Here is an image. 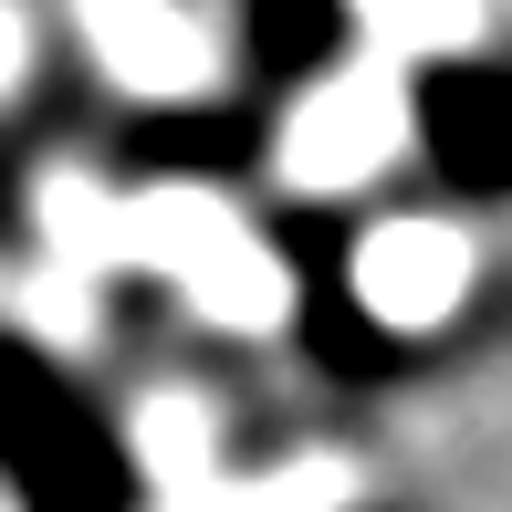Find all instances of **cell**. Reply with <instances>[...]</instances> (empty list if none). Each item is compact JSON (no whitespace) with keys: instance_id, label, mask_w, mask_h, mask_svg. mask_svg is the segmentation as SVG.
<instances>
[{"instance_id":"obj_1","label":"cell","mask_w":512,"mask_h":512,"mask_svg":"<svg viewBox=\"0 0 512 512\" xmlns=\"http://www.w3.org/2000/svg\"><path fill=\"white\" fill-rule=\"evenodd\" d=\"M0 492L21 512H147V460L32 324H0Z\"/></svg>"},{"instance_id":"obj_2","label":"cell","mask_w":512,"mask_h":512,"mask_svg":"<svg viewBox=\"0 0 512 512\" xmlns=\"http://www.w3.org/2000/svg\"><path fill=\"white\" fill-rule=\"evenodd\" d=\"M262 241H272V262L293 272V335H304L314 377H335V387H408L418 366H429V345H408L398 324L366 304L356 220H345L335 199H272Z\"/></svg>"},{"instance_id":"obj_3","label":"cell","mask_w":512,"mask_h":512,"mask_svg":"<svg viewBox=\"0 0 512 512\" xmlns=\"http://www.w3.org/2000/svg\"><path fill=\"white\" fill-rule=\"evenodd\" d=\"M283 115L251 84H220V95H178V105H115L95 126V168L105 189L157 199V189H251L283 147Z\"/></svg>"},{"instance_id":"obj_4","label":"cell","mask_w":512,"mask_h":512,"mask_svg":"<svg viewBox=\"0 0 512 512\" xmlns=\"http://www.w3.org/2000/svg\"><path fill=\"white\" fill-rule=\"evenodd\" d=\"M408 136L450 199H512V63L429 53L408 74Z\"/></svg>"},{"instance_id":"obj_5","label":"cell","mask_w":512,"mask_h":512,"mask_svg":"<svg viewBox=\"0 0 512 512\" xmlns=\"http://www.w3.org/2000/svg\"><path fill=\"white\" fill-rule=\"evenodd\" d=\"M356 63V0H241L230 11V84L293 105Z\"/></svg>"},{"instance_id":"obj_6","label":"cell","mask_w":512,"mask_h":512,"mask_svg":"<svg viewBox=\"0 0 512 512\" xmlns=\"http://www.w3.org/2000/svg\"><path fill=\"white\" fill-rule=\"evenodd\" d=\"M0 251H32V168L11 126H0Z\"/></svg>"}]
</instances>
